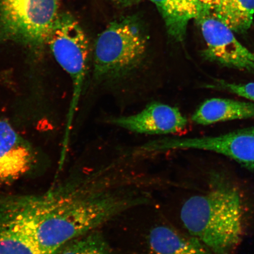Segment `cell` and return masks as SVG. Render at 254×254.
I'll return each instance as SVG.
<instances>
[{"instance_id": "cell-3", "label": "cell", "mask_w": 254, "mask_h": 254, "mask_svg": "<svg viewBox=\"0 0 254 254\" xmlns=\"http://www.w3.org/2000/svg\"><path fill=\"white\" fill-rule=\"evenodd\" d=\"M148 43L147 34L137 18L126 17L111 22L95 41V80L114 82L131 74L144 62Z\"/></svg>"}, {"instance_id": "cell-4", "label": "cell", "mask_w": 254, "mask_h": 254, "mask_svg": "<svg viewBox=\"0 0 254 254\" xmlns=\"http://www.w3.org/2000/svg\"><path fill=\"white\" fill-rule=\"evenodd\" d=\"M47 45L57 63L69 77L72 95L63 139V150L68 146L73 120L86 79L90 46L86 34L74 16L68 12H59L51 31Z\"/></svg>"}, {"instance_id": "cell-16", "label": "cell", "mask_w": 254, "mask_h": 254, "mask_svg": "<svg viewBox=\"0 0 254 254\" xmlns=\"http://www.w3.org/2000/svg\"><path fill=\"white\" fill-rule=\"evenodd\" d=\"M206 88L230 92L254 102V82L238 84L225 81L222 79H215L213 84L206 85Z\"/></svg>"}, {"instance_id": "cell-6", "label": "cell", "mask_w": 254, "mask_h": 254, "mask_svg": "<svg viewBox=\"0 0 254 254\" xmlns=\"http://www.w3.org/2000/svg\"><path fill=\"white\" fill-rule=\"evenodd\" d=\"M177 150L214 152L233 159L249 170H254V127L217 136L157 139L138 148L141 154Z\"/></svg>"}, {"instance_id": "cell-17", "label": "cell", "mask_w": 254, "mask_h": 254, "mask_svg": "<svg viewBox=\"0 0 254 254\" xmlns=\"http://www.w3.org/2000/svg\"><path fill=\"white\" fill-rule=\"evenodd\" d=\"M114 4L121 8H128L137 5L142 0H111Z\"/></svg>"}, {"instance_id": "cell-8", "label": "cell", "mask_w": 254, "mask_h": 254, "mask_svg": "<svg viewBox=\"0 0 254 254\" xmlns=\"http://www.w3.org/2000/svg\"><path fill=\"white\" fill-rule=\"evenodd\" d=\"M0 209V254H56L41 245L24 198Z\"/></svg>"}, {"instance_id": "cell-10", "label": "cell", "mask_w": 254, "mask_h": 254, "mask_svg": "<svg viewBox=\"0 0 254 254\" xmlns=\"http://www.w3.org/2000/svg\"><path fill=\"white\" fill-rule=\"evenodd\" d=\"M33 155L28 142L7 121L0 120V183L14 182L26 174Z\"/></svg>"}, {"instance_id": "cell-5", "label": "cell", "mask_w": 254, "mask_h": 254, "mask_svg": "<svg viewBox=\"0 0 254 254\" xmlns=\"http://www.w3.org/2000/svg\"><path fill=\"white\" fill-rule=\"evenodd\" d=\"M59 12V0H0V43L42 49Z\"/></svg>"}, {"instance_id": "cell-14", "label": "cell", "mask_w": 254, "mask_h": 254, "mask_svg": "<svg viewBox=\"0 0 254 254\" xmlns=\"http://www.w3.org/2000/svg\"><path fill=\"white\" fill-rule=\"evenodd\" d=\"M211 13L231 30L244 33L252 26L254 17V0H220Z\"/></svg>"}, {"instance_id": "cell-12", "label": "cell", "mask_w": 254, "mask_h": 254, "mask_svg": "<svg viewBox=\"0 0 254 254\" xmlns=\"http://www.w3.org/2000/svg\"><path fill=\"white\" fill-rule=\"evenodd\" d=\"M252 119H254V103L219 98L204 101L191 117L193 123L202 126Z\"/></svg>"}, {"instance_id": "cell-15", "label": "cell", "mask_w": 254, "mask_h": 254, "mask_svg": "<svg viewBox=\"0 0 254 254\" xmlns=\"http://www.w3.org/2000/svg\"><path fill=\"white\" fill-rule=\"evenodd\" d=\"M58 254H114L113 250L99 231L95 230L69 241Z\"/></svg>"}, {"instance_id": "cell-13", "label": "cell", "mask_w": 254, "mask_h": 254, "mask_svg": "<svg viewBox=\"0 0 254 254\" xmlns=\"http://www.w3.org/2000/svg\"><path fill=\"white\" fill-rule=\"evenodd\" d=\"M160 12L168 36L178 43L186 39L190 20L196 19L201 6L196 0H150Z\"/></svg>"}, {"instance_id": "cell-1", "label": "cell", "mask_w": 254, "mask_h": 254, "mask_svg": "<svg viewBox=\"0 0 254 254\" xmlns=\"http://www.w3.org/2000/svg\"><path fill=\"white\" fill-rule=\"evenodd\" d=\"M123 176L100 170L69 179L43 195L25 198L41 245L58 254L69 241L151 202L144 184Z\"/></svg>"}, {"instance_id": "cell-18", "label": "cell", "mask_w": 254, "mask_h": 254, "mask_svg": "<svg viewBox=\"0 0 254 254\" xmlns=\"http://www.w3.org/2000/svg\"><path fill=\"white\" fill-rule=\"evenodd\" d=\"M201 6V9L211 11L219 4L220 0H196Z\"/></svg>"}, {"instance_id": "cell-7", "label": "cell", "mask_w": 254, "mask_h": 254, "mask_svg": "<svg viewBox=\"0 0 254 254\" xmlns=\"http://www.w3.org/2000/svg\"><path fill=\"white\" fill-rule=\"evenodd\" d=\"M195 20L206 44L202 52L205 60L254 74V54L237 39L233 30L208 9H201Z\"/></svg>"}, {"instance_id": "cell-2", "label": "cell", "mask_w": 254, "mask_h": 254, "mask_svg": "<svg viewBox=\"0 0 254 254\" xmlns=\"http://www.w3.org/2000/svg\"><path fill=\"white\" fill-rule=\"evenodd\" d=\"M180 218L188 233L213 254H232L242 240V198L229 184H215L204 193L190 196L181 208Z\"/></svg>"}, {"instance_id": "cell-9", "label": "cell", "mask_w": 254, "mask_h": 254, "mask_svg": "<svg viewBox=\"0 0 254 254\" xmlns=\"http://www.w3.org/2000/svg\"><path fill=\"white\" fill-rule=\"evenodd\" d=\"M108 122L128 131L149 135L174 134L185 129L188 120L177 107L153 103L133 115L114 117Z\"/></svg>"}, {"instance_id": "cell-11", "label": "cell", "mask_w": 254, "mask_h": 254, "mask_svg": "<svg viewBox=\"0 0 254 254\" xmlns=\"http://www.w3.org/2000/svg\"><path fill=\"white\" fill-rule=\"evenodd\" d=\"M150 254H213L201 241L167 225H159L147 238Z\"/></svg>"}]
</instances>
